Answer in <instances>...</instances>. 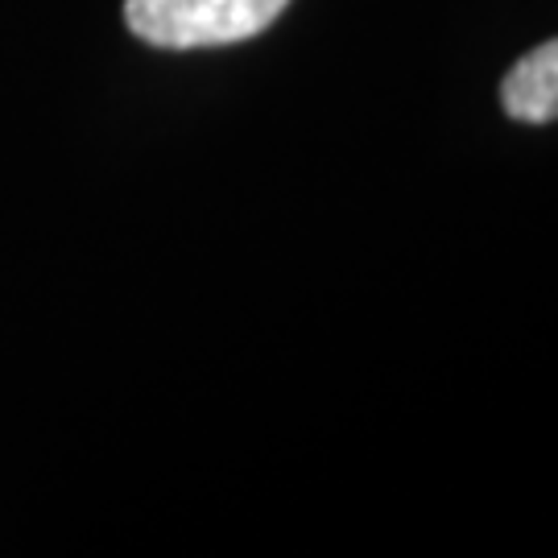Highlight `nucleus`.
<instances>
[{
  "label": "nucleus",
  "mask_w": 558,
  "mask_h": 558,
  "mask_svg": "<svg viewBox=\"0 0 558 558\" xmlns=\"http://www.w3.org/2000/svg\"><path fill=\"white\" fill-rule=\"evenodd\" d=\"M286 4L290 0H124V21L149 46L199 50L257 38Z\"/></svg>",
  "instance_id": "obj_1"
},
{
  "label": "nucleus",
  "mask_w": 558,
  "mask_h": 558,
  "mask_svg": "<svg viewBox=\"0 0 558 558\" xmlns=\"http://www.w3.org/2000/svg\"><path fill=\"white\" fill-rule=\"evenodd\" d=\"M500 104L521 124L558 120V38L542 41L513 62V71L500 80Z\"/></svg>",
  "instance_id": "obj_2"
}]
</instances>
